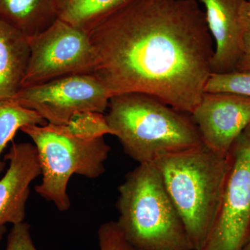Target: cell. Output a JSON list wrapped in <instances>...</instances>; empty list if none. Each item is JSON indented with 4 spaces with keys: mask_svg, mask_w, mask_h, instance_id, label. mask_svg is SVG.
Segmentation results:
<instances>
[{
    "mask_svg": "<svg viewBox=\"0 0 250 250\" xmlns=\"http://www.w3.org/2000/svg\"><path fill=\"white\" fill-rule=\"evenodd\" d=\"M88 34L111 97L146 94L188 114L200 103L214 49L197 0H132Z\"/></svg>",
    "mask_w": 250,
    "mask_h": 250,
    "instance_id": "6da1fadb",
    "label": "cell"
},
{
    "mask_svg": "<svg viewBox=\"0 0 250 250\" xmlns=\"http://www.w3.org/2000/svg\"><path fill=\"white\" fill-rule=\"evenodd\" d=\"M21 130L39 153L42 177L36 192L53 202L59 211H67L71 206L67 190L73 174L96 179L104 173L111 151L104 136L111 131L103 113H83L68 125H28Z\"/></svg>",
    "mask_w": 250,
    "mask_h": 250,
    "instance_id": "7a4b0ae2",
    "label": "cell"
},
{
    "mask_svg": "<svg viewBox=\"0 0 250 250\" xmlns=\"http://www.w3.org/2000/svg\"><path fill=\"white\" fill-rule=\"evenodd\" d=\"M105 119L124 152L139 164L190 150L202 145L188 113L150 95L127 93L112 96Z\"/></svg>",
    "mask_w": 250,
    "mask_h": 250,
    "instance_id": "3957f363",
    "label": "cell"
},
{
    "mask_svg": "<svg viewBox=\"0 0 250 250\" xmlns=\"http://www.w3.org/2000/svg\"><path fill=\"white\" fill-rule=\"evenodd\" d=\"M178 211L194 250H200L218 210L228 170V155L204 143L154 163Z\"/></svg>",
    "mask_w": 250,
    "mask_h": 250,
    "instance_id": "277c9868",
    "label": "cell"
},
{
    "mask_svg": "<svg viewBox=\"0 0 250 250\" xmlns=\"http://www.w3.org/2000/svg\"><path fill=\"white\" fill-rule=\"evenodd\" d=\"M117 222L136 250H194L154 163L139 164L118 188Z\"/></svg>",
    "mask_w": 250,
    "mask_h": 250,
    "instance_id": "5b68a950",
    "label": "cell"
},
{
    "mask_svg": "<svg viewBox=\"0 0 250 250\" xmlns=\"http://www.w3.org/2000/svg\"><path fill=\"white\" fill-rule=\"evenodd\" d=\"M250 234V125L228 154V170L214 220L200 250H242Z\"/></svg>",
    "mask_w": 250,
    "mask_h": 250,
    "instance_id": "8992f818",
    "label": "cell"
},
{
    "mask_svg": "<svg viewBox=\"0 0 250 250\" xmlns=\"http://www.w3.org/2000/svg\"><path fill=\"white\" fill-rule=\"evenodd\" d=\"M29 47L22 88L95 70L96 58L89 34L59 18L41 34L29 38Z\"/></svg>",
    "mask_w": 250,
    "mask_h": 250,
    "instance_id": "52a82bcc",
    "label": "cell"
},
{
    "mask_svg": "<svg viewBox=\"0 0 250 250\" xmlns=\"http://www.w3.org/2000/svg\"><path fill=\"white\" fill-rule=\"evenodd\" d=\"M111 94L93 73L78 74L23 87L13 100L47 123L68 125L86 113L107 111Z\"/></svg>",
    "mask_w": 250,
    "mask_h": 250,
    "instance_id": "ba28073f",
    "label": "cell"
},
{
    "mask_svg": "<svg viewBox=\"0 0 250 250\" xmlns=\"http://www.w3.org/2000/svg\"><path fill=\"white\" fill-rule=\"evenodd\" d=\"M207 147L228 155L237 138L250 125V98L207 93L190 114Z\"/></svg>",
    "mask_w": 250,
    "mask_h": 250,
    "instance_id": "9c48e42d",
    "label": "cell"
},
{
    "mask_svg": "<svg viewBox=\"0 0 250 250\" xmlns=\"http://www.w3.org/2000/svg\"><path fill=\"white\" fill-rule=\"evenodd\" d=\"M4 161L9 168L0 179V227L24 222L30 184L42 174L39 153L31 143H13Z\"/></svg>",
    "mask_w": 250,
    "mask_h": 250,
    "instance_id": "30bf717a",
    "label": "cell"
},
{
    "mask_svg": "<svg viewBox=\"0 0 250 250\" xmlns=\"http://www.w3.org/2000/svg\"><path fill=\"white\" fill-rule=\"evenodd\" d=\"M198 1L205 6L207 25L215 42L211 73L234 71L246 31L240 19V10L245 0Z\"/></svg>",
    "mask_w": 250,
    "mask_h": 250,
    "instance_id": "8fae6325",
    "label": "cell"
},
{
    "mask_svg": "<svg viewBox=\"0 0 250 250\" xmlns=\"http://www.w3.org/2000/svg\"><path fill=\"white\" fill-rule=\"evenodd\" d=\"M29 57V38L0 21V101L13 100L22 88Z\"/></svg>",
    "mask_w": 250,
    "mask_h": 250,
    "instance_id": "7c38bea8",
    "label": "cell"
},
{
    "mask_svg": "<svg viewBox=\"0 0 250 250\" xmlns=\"http://www.w3.org/2000/svg\"><path fill=\"white\" fill-rule=\"evenodd\" d=\"M59 18L57 0H0V21L29 38Z\"/></svg>",
    "mask_w": 250,
    "mask_h": 250,
    "instance_id": "4fadbf2b",
    "label": "cell"
},
{
    "mask_svg": "<svg viewBox=\"0 0 250 250\" xmlns=\"http://www.w3.org/2000/svg\"><path fill=\"white\" fill-rule=\"evenodd\" d=\"M132 0H57L59 19L89 33Z\"/></svg>",
    "mask_w": 250,
    "mask_h": 250,
    "instance_id": "5bb4252c",
    "label": "cell"
},
{
    "mask_svg": "<svg viewBox=\"0 0 250 250\" xmlns=\"http://www.w3.org/2000/svg\"><path fill=\"white\" fill-rule=\"evenodd\" d=\"M47 123L36 112L21 106L14 100L0 101V174L6 167V161L1 160V154L18 130L28 125Z\"/></svg>",
    "mask_w": 250,
    "mask_h": 250,
    "instance_id": "9a60e30c",
    "label": "cell"
},
{
    "mask_svg": "<svg viewBox=\"0 0 250 250\" xmlns=\"http://www.w3.org/2000/svg\"><path fill=\"white\" fill-rule=\"evenodd\" d=\"M207 93H229L250 98V72L211 73L205 85Z\"/></svg>",
    "mask_w": 250,
    "mask_h": 250,
    "instance_id": "2e32d148",
    "label": "cell"
},
{
    "mask_svg": "<svg viewBox=\"0 0 250 250\" xmlns=\"http://www.w3.org/2000/svg\"><path fill=\"white\" fill-rule=\"evenodd\" d=\"M98 236L100 250H136L126 241L117 222L103 224Z\"/></svg>",
    "mask_w": 250,
    "mask_h": 250,
    "instance_id": "e0dca14e",
    "label": "cell"
},
{
    "mask_svg": "<svg viewBox=\"0 0 250 250\" xmlns=\"http://www.w3.org/2000/svg\"><path fill=\"white\" fill-rule=\"evenodd\" d=\"M5 250H38L31 238L29 224L22 222L13 225Z\"/></svg>",
    "mask_w": 250,
    "mask_h": 250,
    "instance_id": "ac0fdd59",
    "label": "cell"
},
{
    "mask_svg": "<svg viewBox=\"0 0 250 250\" xmlns=\"http://www.w3.org/2000/svg\"><path fill=\"white\" fill-rule=\"evenodd\" d=\"M235 70L250 72V31L245 32L243 48Z\"/></svg>",
    "mask_w": 250,
    "mask_h": 250,
    "instance_id": "d6986e66",
    "label": "cell"
},
{
    "mask_svg": "<svg viewBox=\"0 0 250 250\" xmlns=\"http://www.w3.org/2000/svg\"><path fill=\"white\" fill-rule=\"evenodd\" d=\"M240 19L246 31H250V1L245 0L240 10Z\"/></svg>",
    "mask_w": 250,
    "mask_h": 250,
    "instance_id": "ffe728a7",
    "label": "cell"
},
{
    "mask_svg": "<svg viewBox=\"0 0 250 250\" xmlns=\"http://www.w3.org/2000/svg\"><path fill=\"white\" fill-rule=\"evenodd\" d=\"M6 231V228L5 227V225L0 227V242H1V239H2L3 236H4Z\"/></svg>",
    "mask_w": 250,
    "mask_h": 250,
    "instance_id": "44dd1931",
    "label": "cell"
},
{
    "mask_svg": "<svg viewBox=\"0 0 250 250\" xmlns=\"http://www.w3.org/2000/svg\"><path fill=\"white\" fill-rule=\"evenodd\" d=\"M250 250V234L248 241L246 242V245L243 247V250Z\"/></svg>",
    "mask_w": 250,
    "mask_h": 250,
    "instance_id": "7402d4cb",
    "label": "cell"
},
{
    "mask_svg": "<svg viewBox=\"0 0 250 250\" xmlns=\"http://www.w3.org/2000/svg\"><path fill=\"white\" fill-rule=\"evenodd\" d=\"M248 1H250V0H248Z\"/></svg>",
    "mask_w": 250,
    "mask_h": 250,
    "instance_id": "603a6c76",
    "label": "cell"
}]
</instances>
